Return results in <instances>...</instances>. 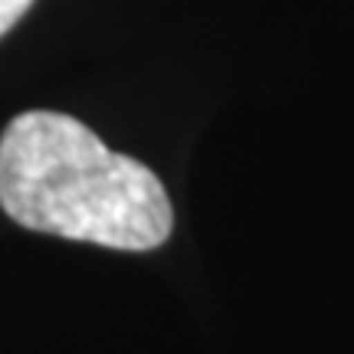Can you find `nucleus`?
Masks as SVG:
<instances>
[{"label":"nucleus","mask_w":354,"mask_h":354,"mask_svg":"<svg viewBox=\"0 0 354 354\" xmlns=\"http://www.w3.org/2000/svg\"><path fill=\"white\" fill-rule=\"evenodd\" d=\"M0 207L20 227L145 253L171 236L174 210L151 167L109 151L59 112H24L0 135Z\"/></svg>","instance_id":"f257e3e1"},{"label":"nucleus","mask_w":354,"mask_h":354,"mask_svg":"<svg viewBox=\"0 0 354 354\" xmlns=\"http://www.w3.org/2000/svg\"><path fill=\"white\" fill-rule=\"evenodd\" d=\"M30 3H33V0H0V37L30 10Z\"/></svg>","instance_id":"f03ea898"}]
</instances>
